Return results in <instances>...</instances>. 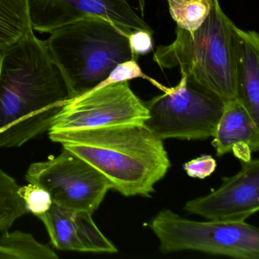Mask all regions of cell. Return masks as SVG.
<instances>
[{
  "label": "cell",
  "mask_w": 259,
  "mask_h": 259,
  "mask_svg": "<svg viewBox=\"0 0 259 259\" xmlns=\"http://www.w3.org/2000/svg\"><path fill=\"white\" fill-rule=\"evenodd\" d=\"M72 99L46 40L34 32L0 53V148H18L51 131Z\"/></svg>",
  "instance_id": "cell-1"
},
{
  "label": "cell",
  "mask_w": 259,
  "mask_h": 259,
  "mask_svg": "<svg viewBox=\"0 0 259 259\" xmlns=\"http://www.w3.org/2000/svg\"><path fill=\"white\" fill-rule=\"evenodd\" d=\"M49 137L96 168L124 196L150 198L171 166L163 141L144 125L50 131Z\"/></svg>",
  "instance_id": "cell-2"
},
{
  "label": "cell",
  "mask_w": 259,
  "mask_h": 259,
  "mask_svg": "<svg viewBox=\"0 0 259 259\" xmlns=\"http://www.w3.org/2000/svg\"><path fill=\"white\" fill-rule=\"evenodd\" d=\"M235 24L223 11L219 0L195 31L177 27L170 45L157 47L153 60L161 69L180 67L223 101L238 98L235 55Z\"/></svg>",
  "instance_id": "cell-3"
},
{
  "label": "cell",
  "mask_w": 259,
  "mask_h": 259,
  "mask_svg": "<svg viewBox=\"0 0 259 259\" xmlns=\"http://www.w3.org/2000/svg\"><path fill=\"white\" fill-rule=\"evenodd\" d=\"M50 34L48 49L73 99L99 85L117 65L138 60L128 37L101 16H84Z\"/></svg>",
  "instance_id": "cell-4"
},
{
  "label": "cell",
  "mask_w": 259,
  "mask_h": 259,
  "mask_svg": "<svg viewBox=\"0 0 259 259\" xmlns=\"http://www.w3.org/2000/svg\"><path fill=\"white\" fill-rule=\"evenodd\" d=\"M181 72L174 87L145 101L148 119L144 125L160 140H204L213 137L224 108L221 98Z\"/></svg>",
  "instance_id": "cell-5"
},
{
  "label": "cell",
  "mask_w": 259,
  "mask_h": 259,
  "mask_svg": "<svg viewBox=\"0 0 259 259\" xmlns=\"http://www.w3.org/2000/svg\"><path fill=\"white\" fill-rule=\"evenodd\" d=\"M149 227L163 253L193 250L238 259L259 258V230L245 221H192L164 209L151 219Z\"/></svg>",
  "instance_id": "cell-6"
},
{
  "label": "cell",
  "mask_w": 259,
  "mask_h": 259,
  "mask_svg": "<svg viewBox=\"0 0 259 259\" xmlns=\"http://www.w3.org/2000/svg\"><path fill=\"white\" fill-rule=\"evenodd\" d=\"M25 179L48 191L53 204L92 214L112 189L99 170L64 147L57 157L31 163Z\"/></svg>",
  "instance_id": "cell-7"
},
{
  "label": "cell",
  "mask_w": 259,
  "mask_h": 259,
  "mask_svg": "<svg viewBox=\"0 0 259 259\" xmlns=\"http://www.w3.org/2000/svg\"><path fill=\"white\" fill-rule=\"evenodd\" d=\"M148 109L128 81L94 89L71 100L54 120L51 131L144 125Z\"/></svg>",
  "instance_id": "cell-8"
},
{
  "label": "cell",
  "mask_w": 259,
  "mask_h": 259,
  "mask_svg": "<svg viewBox=\"0 0 259 259\" xmlns=\"http://www.w3.org/2000/svg\"><path fill=\"white\" fill-rule=\"evenodd\" d=\"M33 29L40 33L54 30L84 16H101L128 37L135 31L153 30L138 15L128 0H28Z\"/></svg>",
  "instance_id": "cell-9"
},
{
  "label": "cell",
  "mask_w": 259,
  "mask_h": 259,
  "mask_svg": "<svg viewBox=\"0 0 259 259\" xmlns=\"http://www.w3.org/2000/svg\"><path fill=\"white\" fill-rule=\"evenodd\" d=\"M241 170L224 177L208 195L190 200L184 210L208 221L245 222L259 210V160H241Z\"/></svg>",
  "instance_id": "cell-10"
},
{
  "label": "cell",
  "mask_w": 259,
  "mask_h": 259,
  "mask_svg": "<svg viewBox=\"0 0 259 259\" xmlns=\"http://www.w3.org/2000/svg\"><path fill=\"white\" fill-rule=\"evenodd\" d=\"M56 248L83 252L115 254L118 249L98 229L92 213L62 208L53 204L38 217Z\"/></svg>",
  "instance_id": "cell-11"
},
{
  "label": "cell",
  "mask_w": 259,
  "mask_h": 259,
  "mask_svg": "<svg viewBox=\"0 0 259 259\" xmlns=\"http://www.w3.org/2000/svg\"><path fill=\"white\" fill-rule=\"evenodd\" d=\"M238 98L259 124V36L235 27Z\"/></svg>",
  "instance_id": "cell-12"
},
{
  "label": "cell",
  "mask_w": 259,
  "mask_h": 259,
  "mask_svg": "<svg viewBox=\"0 0 259 259\" xmlns=\"http://www.w3.org/2000/svg\"><path fill=\"white\" fill-rule=\"evenodd\" d=\"M213 138L212 145L218 157L239 147L256 152L259 150V124L239 100H229L224 102V111Z\"/></svg>",
  "instance_id": "cell-13"
},
{
  "label": "cell",
  "mask_w": 259,
  "mask_h": 259,
  "mask_svg": "<svg viewBox=\"0 0 259 259\" xmlns=\"http://www.w3.org/2000/svg\"><path fill=\"white\" fill-rule=\"evenodd\" d=\"M33 31L28 0H0V53Z\"/></svg>",
  "instance_id": "cell-14"
},
{
  "label": "cell",
  "mask_w": 259,
  "mask_h": 259,
  "mask_svg": "<svg viewBox=\"0 0 259 259\" xmlns=\"http://www.w3.org/2000/svg\"><path fill=\"white\" fill-rule=\"evenodd\" d=\"M19 187L13 177L0 169V233L8 231L18 219L28 213Z\"/></svg>",
  "instance_id": "cell-15"
},
{
  "label": "cell",
  "mask_w": 259,
  "mask_h": 259,
  "mask_svg": "<svg viewBox=\"0 0 259 259\" xmlns=\"http://www.w3.org/2000/svg\"><path fill=\"white\" fill-rule=\"evenodd\" d=\"M0 246L10 250L18 259H57V253L48 245L37 242L30 233L7 231L0 236Z\"/></svg>",
  "instance_id": "cell-16"
},
{
  "label": "cell",
  "mask_w": 259,
  "mask_h": 259,
  "mask_svg": "<svg viewBox=\"0 0 259 259\" xmlns=\"http://www.w3.org/2000/svg\"><path fill=\"white\" fill-rule=\"evenodd\" d=\"M166 2L177 27L190 31L202 25L213 5V0H166Z\"/></svg>",
  "instance_id": "cell-17"
},
{
  "label": "cell",
  "mask_w": 259,
  "mask_h": 259,
  "mask_svg": "<svg viewBox=\"0 0 259 259\" xmlns=\"http://www.w3.org/2000/svg\"><path fill=\"white\" fill-rule=\"evenodd\" d=\"M19 195L23 199L28 212H31L37 218L46 213L53 204L49 192L31 183L28 186H20Z\"/></svg>",
  "instance_id": "cell-18"
},
{
  "label": "cell",
  "mask_w": 259,
  "mask_h": 259,
  "mask_svg": "<svg viewBox=\"0 0 259 259\" xmlns=\"http://www.w3.org/2000/svg\"><path fill=\"white\" fill-rule=\"evenodd\" d=\"M217 168V162L212 156L203 154L183 165V169L186 174L192 178L203 180L210 177Z\"/></svg>",
  "instance_id": "cell-19"
},
{
  "label": "cell",
  "mask_w": 259,
  "mask_h": 259,
  "mask_svg": "<svg viewBox=\"0 0 259 259\" xmlns=\"http://www.w3.org/2000/svg\"><path fill=\"white\" fill-rule=\"evenodd\" d=\"M130 48L135 57L145 55L153 48L152 34L146 31H135L128 37Z\"/></svg>",
  "instance_id": "cell-20"
},
{
  "label": "cell",
  "mask_w": 259,
  "mask_h": 259,
  "mask_svg": "<svg viewBox=\"0 0 259 259\" xmlns=\"http://www.w3.org/2000/svg\"><path fill=\"white\" fill-rule=\"evenodd\" d=\"M0 259H17L10 250L0 246Z\"/></svg>",
  "instance_id": "cell-21"
}]
</instances>
